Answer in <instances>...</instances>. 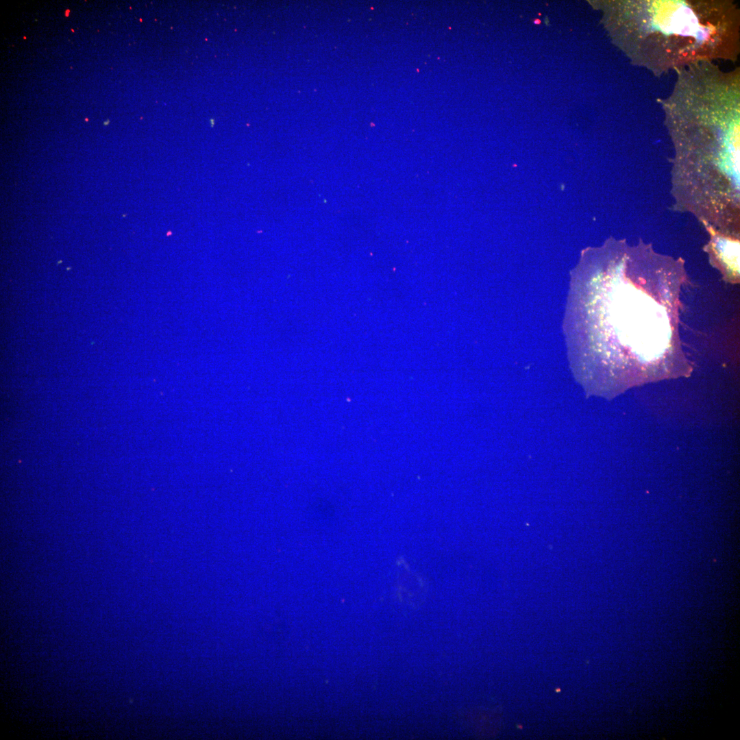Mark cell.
<instances>
[{"label":"cell","instance_id":"obj_1","mask_svg":"<svg viewBox=\"0 0 740 740\" xmlns=\"http://www.w3.org/2000/svg\"><path fill=\"white\" fill-rule=\"evenodd\" d=\"M602 267L582 259L571 273L563 330L578 380L589 392L612 397L689 376L678 333L684 275Z\"/></svg>","mask_w":740,"mask_h":740},{"label":"cell","instance_id":"obj_2","mask_svg":"<svg viewBox=\"0 0 740 740\" xmlns=\"http://www.w3.org/2000/svg\"><path fill=\"white\" fill-rule=\"evenodd\" d=\"M620 4L624 49L632 63L656 75L737 58L739 14L731 2L632 0Z\"/></svg>","mask_w":740,"mask_h":740},{"label":"cell","instance_id":"obj_3","mask_svg":"<svg viewBox=\"0 0 740 740\" xmlns=\"http://www.w3.org/2000/svg\"><path fill=\"white\" fill-rule=\"evenodd\" d=\"M534 23L536 24V25H538V24L540 23V21L539 19H536V20L534 21Z\"/></svg>","mask_w":740,"mask_h":740}]
</instances>
